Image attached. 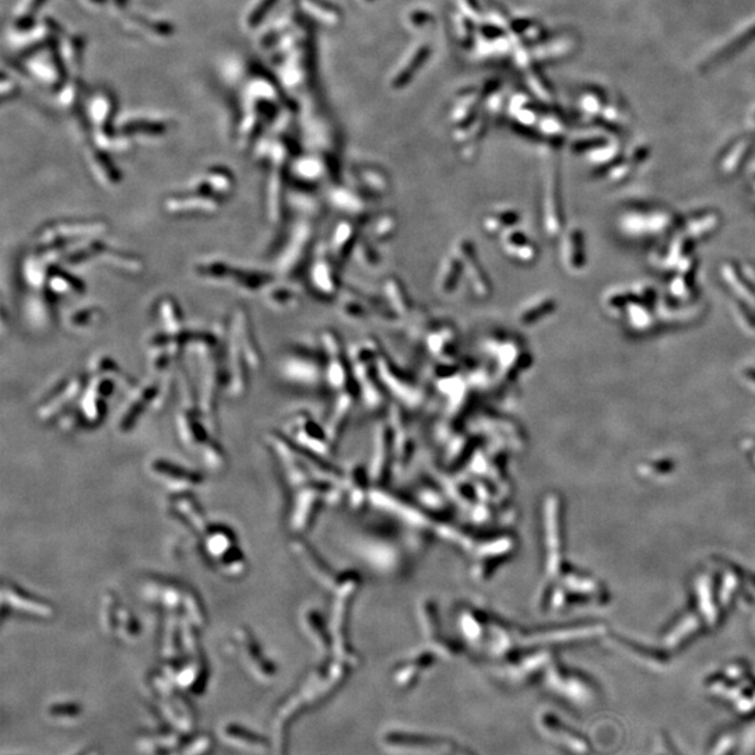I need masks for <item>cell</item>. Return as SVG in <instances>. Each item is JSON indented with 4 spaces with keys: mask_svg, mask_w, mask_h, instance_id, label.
<instances>
[{
    "mask_svg": "<svg viewBox=\"0 0 755 755\" xmlns=\"http://www.w3.org/2000/svg\"><path fill=\"white\" fill-rule=\"evenodd\" d=\"M74 280L76 278H73L67 273H56V274L51 276L48 281H49V285L52 287L54 292L66 295V294H70V292H79L76 289H80V288H79V284Z\"/></svg>",
    "mask_w": 755,
    "mask_h": 755,
    "instance_id": "cell-3",
    "label": "cell"
},
{
    "mask_svg": "<svg viewBox=\"0 0 755 755\" xmlns=\"http://www.w3.org/2000/svg\"><path fill=\"white\" fill-rule=\"evenodd\" d=\"M5 596H9L10 597V607H13L15 610H19V612H23V613H29L31 616H38V617H48L51 613H52V609L48 606L47 603L35 598V597H31V596H27V594H23L24 591H22L20 589L15 587V586H10V591H8L5 589Z\"/></svg>",
    "mask_w": 755,
    "mask_h": 755,
    "instance_id": "cell-2",
    "label": "cell"
},
{
    "mask_svg": "<svg viewBox=\"0 0 755 755\" xmlns=\"http://www.w3.org/2000/svg\"><path fill=\"white\" fill-rule=\"evenodd\" d=\"M81 710V708L76 704H59V705H54L49 712L51 715L54 716H58V717H73L76 715H79Z\"/></svg>",
    "mask_w": 755,
    "mask_h": 755,
    "instance_id": "cell-5",
    "label": "cell"
},
{
    "mask_svg": "<svg viewBox=\"0 0 755 755\" xmlns=\"http://www.w3.org/2000/svg\"><path fill=\"white\" fill-rule=\"evenodd\" d=\"M151 470H153V473L156 475V477L159 479H163L166 480L164 483L170 487H180V490H184V488H189L192 486H195L196 483H199V477L193 476L192 473L186 472L185 469H181L178 466H174L171 463H167V462H161V461H157L153 468H151Z\"/></svg>",
    "mask_w": 755,
    "mask_h": 755,
    "instance_id": "cell-1",
    "label": "cell"
},
{
    "mask_svg": "<svg viewBox=\"0 0 755 755\" xmlns=\"http://www.w3.org/2000/svg\"><path fill=\"white\" fill-rule=\"evenodd\" d=\"M227 734L235 740H239V741H244V742H248V744H253V745H259V744H266V738L249 729H245L239 724H230L227 726L225 729Z\"/></svg>",
    "mask_w": 755,
    "mask_h": 755,
    "instance_id": "cell-4",
    "label": "cell"
}]
</instances>
